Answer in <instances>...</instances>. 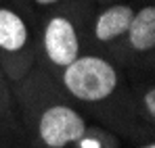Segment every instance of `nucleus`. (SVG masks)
I'll return each mask as SVG.
<instances>
[{"label": "nucleus", "mask_w": 155, "mask_h": 148, "mask_svg": "<svg viewBox=\"0 0 155 148\" xmlns=\"http://www.w3.org/2000/svg\"><path fill=\"white\" fill-rule=\"evenodd\" d=\"M128 38L132 48L151 50L155 46V8L145 6L143 11L134 13L128 25Z\"/></svg>", "instance_id": "39448f33"}, {"label": "nucleus", "mask_w": 155, "mask_h": 148, "mask_svg": "<svg viewBox=\"0 0 155 148\" xmlns=\"http://www.w3.org/2000/svg\"><path fill=\"white\" fill-rule=\"evenodd\" d=\"M80 146L82 148H103L99 140H94V138H84V136L80 138Z\"/></svg>", "instance_id": "6e6552de"}, {"label": "nucleus", "mask_w": 155, "mask_h": 148, "mask_svg": "<svg viewBox=\"0 0 155 148\" xmlns=\"http://www.w3.org/2000/svg\"><path fill=\"white\" fill-rule=\"evenodd\" d=\"M38 4H42V6H48V4H54V2H59V0H36Z\"/></svg>", "instance_id": "1a4fd4ad"}, {"label": "nucleus", "mask_w": 155, "mask_h": 148, "mask_svg": "<svg viewBox=\"0 0 155 148\" xmlns=\"http://www.w3.org/2000/svg\"><path fill=\"white\" fill-rule=\"evenodd\" d=\"M27 44V27L23 19L8 11L0 8V48L2 50H21Z\"/></svg>", "instance_id": "423d86ee"}, {"label": "nucleus", "mask_w": 155, "mask_h": 148, "mask_svg": "<svg viewBox=\"0 0 155 148\" xmlns=\"http://www.w3.org/2000/svg\"><path fill=\"white\" fill-rule=\"evenodd\" d=\"M86 123L69 106H51L40 119V138L52 148L67 146L84 136Z\"/></svg>", "instance_id": "f03ea898"}, {"label": "nucleus", "mask_w": 155, "mask_h": 148, "mask_svg": "<svg viewBox=\"0 0 155 148\" xmlns=\"http://www.w3.org/2000/svg\"><path fill=\"white\" fill-rule=\"evenodd\" d=\"M44 46H46L48 58L54 65H59V67L69 65L71 61L78 58V52H80L76 27L65 17L51 19L46 25V33H44Z\"/></svg>", "instance_id": "7ed1b4c3"}, {"label": "nucleus", "mask_w": 155, "mask_h": 148, "mask_svg": "<svg viewBox=\"0 0 155 148\" xmlns=\"http://www.w3.org/2000/svg\"><path fill=\"white\" fill-rule=\"evenodd\" d=\"M145 148H155V146H153V144H149V146H145Z\"/></svg>", "instance_id": "9d476101"}, {"label": "nucleus", "mask_w": 155, "mask_h": 148, "mask_svg": "<svg viewBox=\"0 0 155 148\" xmlns=\"http://www.w3.org/2000/svg\"><path fill=\"white\" fill-rule=\"evenodd\" d=\"M134 11L130 8L128 4H115V6H109L107 11L101 13V17L97 19V27H94V33L101 42H109L122 33L128 31L130 19H132Z\"/></svg>", "instance_id": "20e7f679"}, {"label": "nucleus", "mask_w": 155, "mask_h": 148, "mask_svg": "<svg viewBox=\"0 0 155 148\" xmlns=\"http://www.w3.org/2000/svg\"><path fill=\"white\" fill-rule=\"evenodd\" d=\"M63 81L67 90L84 102H97L107 98L117 83L115 69L99 56H78L65 65Z\"/></svg>", "instance_id": "f257e3e1"}, {"label": "nucleus", "mask_w": 155, "mask_h": 148, "mask_svg": "<svg viewBox=\"0 0 155 148\" xmlns=\"http://www.w3.org/2000/svg\"><path fill=\"white\" fill-rule=\"evenodd\" d=\"M145 106H147L149 115H155V90H149L145 94Z\"/></svg>", "instance_id": "0eeeda50"}]
</instances>
